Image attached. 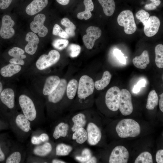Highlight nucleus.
Here are the masks:
<instances>
[{
	"label": "nucleus",
	"mask_w": 163,
	"mask_h": 163,
	"mask_svg": "<svg viewBox=\"0 0 163 163\" xmlns=\"http://www.w3.org/2000/svg\"><path fill=\"white\" fill-rule=\"evenodd\" d=\"M116 130L118 136L121 138L135 137L141 132L139 124L131 119H123L120 121L116 126Z\"/></svg>",
	"instance_id": "f257e3e1"
},
{
	"label": "nucleus",
	"mask_w": 163,
	"mask_h": 163,
	"mask_svg": "<svg viewBox=\"0 0 163 163\" xmlns=\"http://www.w3.org/2000/svg\"><path fill=\"white\" fill-rule=\"evenodd\" d=\"M118 24L120 26L123 27L124 31L128 34L135 33L137 29L133 15L132 12L129 10L121 11L117 18Z\"/></svg>",
	"instance_id": "f03ea898"
},
{
	"label": "nucleus",
	"mask_w": 163,
	"mask_h": 163,
	"mask_svg": "<svg viewBox=\"0 0 163 163\" xmlns=\"http://www.w3.org/2000/svg\"><path fill=\"white\" fill-rule=\"evenodd\" d=\"M94 88L93 79L89 76L84 75L80 78L78 85L77 94L80 99H84L93 93Z\"/></svg>",
	"instance_id": "7ed1b4c3"
},
{
	"label": "nucleus",
	"mask_w": 163,
	"mask_h": 163,
	"mask_svg": "<svg viewBox=\"0 0 163 163\" xmlns=\"http://www.w3.org/2000/svg\"><path fill=\"white\" fill-rule=\"evenodd\" d=\"M19 102L23 114L30 121L34 120L37 112L32 100L26 95L22 94L19 97Z\"/></svg>",
	"instance_id": "20e7f679"
},
{
	"label": "nucleus",
	"mask_w": 163,
	"mask_h": 163,
	"mask_svg": "<svg viewBox=\"0 0 163 163\" xmlns=\"http://www.w3.org/2000/svg\"><path fill=\"white\" fill-rule=\"evenodd\" d=\"M120 95V90L118 87H112L107 91L105 97V103L110 110L115 111L118 110Z\"/></svg>",
	"instance_id": "39448f33"
},
{
	"label": "nucleus",
	"mask_w": 163,
	"mask_h": 163,
	"mask_svg": "<svg viewBox=\"0 0 163 163\" xmlns=\"http://www.w3.org/2000/svg\"><path fill=\"white\" fill-rule=\"evenodd\" d=\"M60 54L56 50H52L48 55L43 54L37 60L36 66L40 70L44 69L55 64L59 60Z\"/></svg>",
	"instance_id": "423d86ee"
},
{
	"label": "nucleus",
	"mask_w": 163,
	"mask_h": 163,
	"mask_svg": "<svg viewBox=\"0 0 163 163\" xmlns=\"http://www.w3.org/2000/svg\"><path fill=\"white\" fill-rule=\"evenodd\" d=\"M122 114L124 116L130 114L133 110L132 101V96L130 92L126 89L120 91L119 108Z\"/></svg>",
	"instance_id": "0eeeda50"
},
{
	"label": "nucleus",
	"mask_w": 163,
	"mask_h": 163,
	"mask_svg": "<svg viewBox=\"0 0 163 163\" xmlns=\"http://www.w3.org/2000/svg\"><path fill=\"white\" fill-rule=\"evenodd\" d=\"M129 152L125 147L118 145L113 150L109 158L110 163H126L128 161Z\"/></svg>",
	"instance_id": "6e6552de"
},
{
	"label": "nucleus",
	"mask_w": 163,
	"mask_h": 163,
	"mask_svg": "<svg viewBox=\"0 0 163 163\" xmlns=\"http://www.w3.org/2000/svg\"><path fill=\"white\" fill-rule=\"evenodd\" d=\"M86 32V34L83 37V41L85 47L88 49H91L95 41L101 36V30L98 27L91 26L87 29Z\"/></svg>",
	"instance_id": "1a4fd4ad"
},
{
	"label": "nucleus",
	"mask_w": 163,
	"mask_h": 163,
	"mask_svg": "<svg viewBox=\"0 0 163 163\" xmlns=\"http://www.w3.org/2000/svg\"><path fill=\"white\" fill-rule=\"evenodd\" d=\"M45 19V15L39 14L34 17V21L30 24L31 30L34 33H38L39 36L40 37L46 36L48 32V29L44 25Z\"/></svg>",
	"instance_id": "9d476101"
},
{
	"label": "nucleus",
	"mask_w": 163,
	"mask_h": 163,
	"mask_svg": "<svg viewBox=\"0 0 163 163\" xmlns=\"http://www.w3.org/2000/svg\"><path fill=\"white\" fill-rule=\"evenodd\" d=\"M14 25V21L8 15L3 16L2 19V25L0 30L1 37L5 39L11 37L15 34V31L13 27Z\"/></svg>",
	"instance_id": "9b49d317"
},
{
	"label": "nucleus",
	"mask_w": 163,
	"mask_h": 163,
	"mask_svg": "<svg viewBox=\"0 0 163 163\" xmlns=\"http://www.w3.org/2000/svg\"><path fill=\"white\" fill-rule=\"evenodd\" d=\"M86 131L88 143L91 145H97L101 138V133L99 127L94 123H90L87 125Z\"/></svg>",
	"instance_id": "f8f14e48"
},
{
	"label": "nucleus",
	"mask_w": 163,
	"mask_h": 163,
	"mask_svg": "<svg viewBox=\"0 0 163 163\" xmlns=\"http://www.w3.org/2000/svg\"><path fill=\"white\" fill-rule=\"evenodd\" d=\"M160 24V21L158 17L155 16H150L144 26L145 34L149 37L154 36L158 32Z\"/></svg>",
	"instance_id": "ddd939ff"
},
{
	"label": "nucleus",
	"mask_w": 163,
	"mask_h": 163,
	"mask_svg": "<svg viewBox=\"0 0 163 163\" xmlns=\"http://www.w3.org/2000/svg\"><path fill=\"white\" fill-rule=\"evenodd\" d=\"M67 81L64 79H60V82L56 89L48 96L49 102L54 103L59 101L62 98L66 91Z\"/></svg>",
	"instance_id": "4468645a"
},
{
	"label": "nucleus",
	"mask_w": 163,
	"mask_h": 163,
	"mask_svg": "<svg viewBox=\"0 0 163 163\" xmlns=\"http://www.w3.org/2000/svg\"><path fill=\"white\" fill-rule=\"evenodd\" d=\"M25 40L28 42L25 47V52L29 55L34 54L37 49L39 38L34 33L29 32L26 35Z\"/></svg>",
	"instance_id": "2eb2a0df"
},
{
	"label": "nucleus",
	"mask_w": 163,
	"mask_h": 163,
	"mask_svg": "<svg viewBox=\"0 0 163 163\" xmlns=\"http://www.w3.org/2000/svg\"><path fill=\"white\" fill-rule=\"evenodd\" d=\"M48 3V0H33L26 7V12L30 15H34L41 11Z\"/></svg>",
	"instance_id": "dca6fc26"
},
{
	"label": "nucleus",
	"mask_w": 163,
	"mask_h": 163,
	"mask_svg": "<svg viewBox=\"0 0 163 163\" xmlns=\"http://www.w3.org/2000/svg\"><path fill=\"white\" fill-rule=\"evenodd\" d=\"M0 99L2 103L10 109L14 106V94L13 90L10 88H6L3 90L0 95Z\"/></svg>",
	"instance_id": "f3484780"
},
{
	"label": "nucleus",
	"mask_w": 163,
	"mask_h": 163,
	"mask_svg": "<svg viewBox=\"0 0 163 163\" xmlns=\"http://www.w3.org/2000/svg\"><path fill=\"white\" fill-rule=\"evenodd\" d=\"M60 81L59 78L56 75L49 77L46 79L43 90L45 95H48L57 87Z\"/></svg>",
	"instance_id": "a211bd4d"
},
{
	"label": "nucleus",
	"mask_w": 163,
	"mask_h": 163,
	"mask_svg": "<svg viewBox=\"0 0 163 163\" xmlns=\"http://www.w3.org/2000/svg\"><path fill=\"white\" fill-rule=\"evenodd\" d=\"M133 62L136 68L141 69H145L150 62L148 51L145 50L140 56L135 57L133 59Z\"/></svg>",
	"instance_id": "6ab92c4d"
},
{
	"label": "nucleus",
	"mask_w": 163,
	"mask_h": 163,
	"mask_svg": "<svg viewBox=\"0 0 163 163\" xmlns=\"http://www.w3.org/2000/svg\"><path fill=\"white\" fill-rule=\"evenodd\" d=\"M21 69V67L20 65L10 63L2 67L0 73L4 77H11L19 72Z\"/></svg>",
	"instance_id": "aec40b11"
},
{
	"label": "nucleus",
	"mask_w": 163,
	"mask_h": 163,
	"mask_svg": "<svg viewBox=\"0 0 163 163\" xmlns=\"http://www.w3.org/2000/svg\"><path fill=\"white\" fill-rule=\"evenodd\" d=\"M111 77L110 72L108 71H105L101 79L96 81L94 83V87L98 91L103 89L109 85Z\"/></svg>",
	"instance_id": "412c9836"
},
{
	"label": "nucleus",
	"mask_w": 163,
	"mask_h": 163,
	"mask_svg": "<svg viewBox=\"0 0 163 163\" xmlns=\"http://www.w3.org/2000/svg\"><path fill=\"white\" fill-rule=\"evenodd\" d=\"M15 122L17 126L24 132H28L30 130V123L24 114L18 115L16 117Z\"/></svg>",
	"instance_id": "4be33fe9"
},
{
	"label": "nucleus",
	"mask_w": 163,
	"mask_h": 163,
	"mask_svg": "<svg viewBox=\"0 0 163 163\" xmlns=\"http://www.w3.org/2000/svg\"><path fill=\"white\" fill-rule=\"evenodd\" d=\"M102 7L105 14L107 16H111L115 9V4L113 0H98Z\"/></svg>",
	"instance_id": "5701e85b"
},
{
	"label": "nucleus",
	"mask_w": 163,
	"mask_h": 163,
	"mask_svg": "<svg viewBox=\"0 0 163 163\" xmlns=\"http://www.w3.org/2000/svg\"><path fill=\"white\" fill-rule=\"evenodd\" d=\"M69 126L67 124L62 122L59 123L55 127L53 136L55 139L60 137H64L67 134Z\"/></svg>",
	"instance_id": "b1692460"
},
{
	"label": "nucleus",
	"mask_w": 163,
	"mask_h": 163,
	"mask_svg": "<svg viewBox=\"0 0 163 163\" xmlns=\"http://www.w3.org/2000/svg\"><path fill=\"white\" fill-rule=\"evenodd\" d=\"M72 120L74 125L72 129L74 132L78 129L83 128L86 123L85 116L82 113H79L74 116L72 118Z\"/></svg>",
	"instance_id": "393cba45"
},
{
	"label": "nucleus",
	"mask_w": 163,
	"mask_h": 163,
	"mask_svg": "<svg viewBox=\"0 0 163 163\" xmlns=\"http://www.w3.org/2000/svg\"><path fill=\"white\" fill-rule=\"evenodd\" d=\"M52 149L51 144L49 142H46L42 145L36 147L33 152L34 154L37 155L44 156L49 154Z\"/></svg>",
	"instance_id": "a878e982"
},
{
	"label": "nucleus",
	"mask_w": 163,
	"mask_h": 163,
	"mask_svg": "<svg viewBox=\"0 0 163 163\" xmlns=\"http://www.w3.org/2000/svg\"><path fill=\"white\" fill-rule=\"evenodd\" d=\"M78 83L75 79L71 80L66 86V94L70 99H73L75 97L78 89Z\"/></svg>",
	"instance_id": "bb28decb"
},
{
	"label": "nucleus",
	"mask_w": 163,
	"mask_h": 163,
	"mask_svg": "<svg viewBox=\"0 0 163 163\" xmlns=\"http://www.w3.org/2000/svg\"><path fill=\"white\" fill-rule=\"evenodd\" d=\"M158 102L157 93L155 90L151 91L148 95L146 108L149 110H153L158 105Z\"/></svg>",
	"instance_id": "cd10ccee"
},
{
	"label": "nucleus",
	"mask_w": 163,
	"mask_h": 163,
	"mask_svg": "<svg viewBox=\"0 0 163 163\" xmlns=\"http://www.w3.org/2000/svg\"><path fill=\"white\" fill-rule=\"evenodd\" d=\"M74 132L72 137V139L76 140L78 143L82 144L87 140V132L83 128L78 129Z\"/></svg>",
	"instance_id": "c85d7f7f"
},
{
	"label": "nucleus",
	"mask_w": 163,
	"mask_h": 163,
	"mask_svg": "<svg viewBox=\"0 0 163 163\" xmlns=\"http://www.w3.org/2000/svg\"><path fill=\"white\" fill-rule=\"evenodd\" d=\"M155 63L157 67L163 68V45L159 44L155 47Z\"/></svg>",
	"instance_id": "c756f323"
},
{
	"label": "nucleus",
	"mask_w": 163,
	"mask_h": 163,
	"mask_svg": "<svg viewBox=\"0 0 163 163\" xmlns=\"http://www.w3.org/2000/svg\"><path fill=\"white\" fill-rule=\"evenodd\" d=\"M71 146L63 143L58 144L56 148V155H57L66 156L68 155L72 150Z\"/></svg>",
	"instance_id": "7c9ffc66"
},
{
	"label": "nucleus",
	"mask_w": 163,
	"mask_h": 163,
	"mask_svg": "<svg viewBox=\"0 0 163 163\" xmlns=\"http://www.w3.org/2000/svg\"><path fill=\"white\" fill-rule=\"evenodd\" d=\"M135 163H152L153 159L152 155L148 152L141 153L137 157Z\"/></svg>",
	"instance_id": "2f4dec72"
},
{
	"label": "nucleus",
	"mask_w": 163,
	"mask_h": 163,
	"mask_svg": "<svg viewBox=\"0 0 163 163\" xmlns=\"http://www.w3.org/2000/svg\"><path fill=\"white\" fill-rule=\"evenodd\" d=\"M24 51L23 50L16 47L12 48L8 52V54L10 56L13 57H19L23 59L26 57V56L24 54Z\"/></svg>",
	"instance_id": "473e14b6"
},
{
	"label": "nucleus",
	"mask_w": 163,
	"mask_h": 163,
	"mask_svg": "<svg viewBox=\"0 0 163 163\" xmlns=\"http://www.w3.org/2000/svg\"><path fill=\"white\" fill-rule=\"evenodd\" d=\"M68 51L70 56L72 58L77 57L81 51L80 46L75 44H71L68 47Z\"/></svg>",
	"instance_id": "72a5a7b5"
},
{
	"label": "nucleus",
	"mask_w": 163,
	"mask_h": 163,
	"mask_svg": "<svg viewBox=\"0 0 163 163\" xmlns=\"http://www.w3.org/2000/svg\"><path fill=\"white\" fill-rule=\"evenodd\" d=\"M92 157L90 151L88 149H84L82 152L81 156H77L75 159L82 163H86Z\"/></svg>",
	"instance_id": "f704fd0d"
},
{
	"label": "nucleus",
	"mask_w": 163,
	"mask_h": 163,
	"mask_svg": "<svg viewBox=\"0 0 163 163\" xmlns=\"http://www.w3.org/2000/svg\"><path fill=\"white\" fill-rule=\"evenodd\" d=\"M69 43V41L66 39H56L52 43L53 46L58 50H62L65 48Z\"/></svg>",
	"instance_id": "c9c22d12"
},
{
	"label": "nucleus",
	"mask_w": 163,
	"mask_h": 163,
	"mask_svg": "<svg viewBox=\"0 0 163 163\" xmlns=\"http://www.w3.org/2000/svg\"><path fill=\"white\" fill-rule=\"evenodd\" d=\"M136 18L139 20L144 26L148 20L149 17V13L143 9L138 11L136 14Z\"/></svg>",
	"instance_id": "e433bc0d"
},
{
	"label": "nucleus",
	"mask_w": 163,
	"mask_h": 163,
	"mask_svg": "<svg viewBox=\"0 0 163 163\" xmlns=\"http://www.w3.org/2000/svg\"><path fill=\"white\" fill-rule=\"evenodd\" d=\"M53 34L54 35L58 36L64 39H67L69 37V36L65 31L57 24H55L53 27Z\"/></svg>",
	"instance_id": "4c0bfd02"
},
{
	"label": "nucleus",
	"mask_w": 163,
	"mask_h": 163,
	"mask_svg": "<svg viewBox=\"0 0 163 163\" xmlns=\"http://www.w3.org/2000/svg\"><path fill=\"white\" fill-rule=\"evenodd\" d=\"M21 155L18 152H14L12 153L7 158L6 163H19L21 161Z\"/></svg>",
	"instance_id": "58836bf2"
},
{
	"label": "nucleus",
	"mask_w": 163,
	"mask_h": 163,
	"mask_svg": "<svg viewBox=\"0 0 163 163\" xmlns=\"http://www.w3.org/2000/svg\"><path fill=\"white\" fill-rule=\"evenodd\" d=\"M61 24L66 27L65 30H74L76 28V26L68 18H64L61 21Z\"/></svg>",
	"instance_id": "ea45409f"
},
{
	"label": "nucleus",
	"mask_w": 163,
	"mask_h": 163,
	"mask_svg": "<svg viewBox=\"0 0 163 163\" xmlns=\"http://www.w3.org/2000/svg\"><path fill=\"white\" fill-rule=\"evenodd\" d=\"M113 54L120 62L123 64L126 63V58L121 50L117 49H115L113 51Z\"/></svg>",
	"instance_id": "a19ab883"
},
{
	"label": "nucleus",
	"mask_w": 163,
	"mask_h": 163,
	"mask_svg": "<svg viewBox=\"0 0 163 163\" xmlns=\"http://www.w3.org/2000/svg\"><path fill=\"white\" fill-rule=\"evenodd\" d=\"M146 81L144 79H142L137 83V84L134 86L133 91L134 93H137L139 92L142 87H145Z\"/></svg>",
	"instance_id": "79ce46f5"
},
{
	"label": "nucleus",
	"mask_w": 163,
	"mask_h": 163,
	"mask_svg": "<svg viewBox=\"0 0 163 163\" xmlns=\"http://www.w3.org/2000/svg\"><path fill=\"white\" fill-rule=\"evenodd\" d=\"M92 16L91 11L85 10L83 11L78 13L77 15V17L79 19L82 20L84 18L87 20L89 19Z\"/></svg>",
	"instance_id": "37998d69"
},
{
	"label": "nucleus",
	"mask_w": 163,
	"mask_h": 163,
	"mask_svg": "<svg viewBox=\"0 0 163 163\" xmlns=\"http://www.w3.org/2000/svg\"><path fill=\"white\" fill-rule=\"evenodd\" d=\"M84 4L85 7V10L92 11L94 8V5L92 0H84Z\"/></svg>",
	"instance_id": "c03bdc74"
},
{
	"label": "nucleus",
	"mask_w": 163,
	"mask_h": 163,
	"mask_svg": "<svg viewBox=\"0 0 163 163\" xmlns=\"http://www.w3.org/2000/svg\"><path fill=\"white\" fill-rule=\"evenodd\" d=\"M13 0H0V8L4 10L7 8Z\"/></svg>",
	"instance_id": "a18cd8bd"
},
{
	"label": "nucleus",
	"mask_w": 163,
	"mask_h": 163,
	"mask_svg": "<svg viewBox=\"0 0 163 163\" xmlns=\"http://www.w3.org/2000/svg\"><path fill=\"white\" fill-rule=\"evenodd\" d=\"M9 62L19 65H23L24 64V62L23 59L19 57H13L10 60Z\"/></svg>",
	"instance_id": "49530a36"
},
{
	"label": "nucleus",
	"mask_w": 163,
	"mask_h": 163,
	"mask_svg": "<svg viewBox=\"0 0 163 163\" xmlns=\"http://www.w3.org/2000/svg\"><path fill=\"white\" fill-rule=\"evenodd\" d=\"M156 160L158 163H163V150L160 149L157 152L156 155Z\"/></svg>",
	"instance_id": "de8ad7c7"
},
{
	"label": "nucleus",
	"mask_w": 163,
	"mask_h": 163,
	"mask_svg": "<svg viewBox=\"0 0 163 163\" xmlns=\"http://www.w3.org/2000/svg\"><path fill=\"white\" fill-rule=\"evenodd\" d=\"M31 142L34 145H38L41 144L42 142L39 137L33 136L31 139Z\"/></svg>",
	"instance_id": "09e8293b"
},
{
	"label": "nucleus",
	"mask_w": 163,
	"mask_h": 163,
	"mask_svg": "<svg viewBox=\"0 0 163 163\" xmlns=\"http://www.w3.org/2000/svg\"><path fill=\"white\" fill-rule=\"evenodd\" d=\"M157 7L155 5L152 3L145 5L144 7L145 9L149 10H155Z\"/></svg>",
	"instance_id": "8fccbe9b"
},
{
	"label": "nucleus",
	"mask_w": 163,
	"mask_h": 163,
	"mask_svg": "<svg viewBox=\"0 0 163 163\" xmlns=\"http://www.w3.org/2000/svg\"><path fill=\"white\" fill-rule=\"evenodd\" d=\"M39 137L42 142H46L49 140L48 135L45 133H42Z\"/></svg>",
	"instance_id": "3c124183"
},
{
	"label": "nucleus",
	"mask_w": 163,
	"mask_h": 163,
	"mask_svg": "<svg viewBox=\"0 0 163 163\" xmlns=\"http://www.w3.org/2000/svg\"><path fill=\"white\" fill-rule=\"evenodd\" d=\"M160 98L159 101V107L162 112H163V93L160 95Z\"/></svg>",
	"instance_id": "603ef678"
},
{
	"label": "nucleus",
	"mask_w": 163,
	"mask_h": 163,
	"mask_svg": "<svg viewBox=\"0 0 163 163\" xmlns=\"http://www.w3.org/2000/svg\"><path fill=\"white\" fill-rule=\"evenodd\" d=\"M59 4L62 5H66L68 4L70 0H56Z\"/></svg>",
	"instance_id": "864d4df0"
},
{
	"label": "nucleus",
	"mask_w": 163,
	"mask_h": 163,
	"mask_svg": "<svg viewBox=\"0 0 163 163\" xmlns=\"http://www.w3.org/2000/svg\"><path fill=\"white\" fill-rule=\"evenodd\" d=\"M5 154L2 151L0 145V161H3L5 160Z\"/></svg>",
	"instance_id": "5fc2aeb1"
},
{
	"label": "nucleus",
	"mask_w": 163,
	"mask_h": 163,
	"mask_svg": "<svg viewBox=\"0 0 163 163\" xmlns=\"http://www.w3.org/2000/svg\"><path fill=\"white\" fill-rule=\"evenodd\" d=\"M97 159L94 157H91V158L86 162V163H96Z\"/></svg>",
	"instance_id": "6e6d98bb"
},
{
	"label": "nucleus",
	"mask_w": 163,
	"mask_h": 163,
	"mask_svg": "<svg viewBox=\"0 0 163 163\" xmlns=\"http://www.w3.org/2000/svg\"><path fill=\"white\" fill-rule=\"evenodd\" d=\"M152 2V3H153L157 7L160 4L161 2L160 0H150Z\"/></svg>",
	"instance_id": "4d7b16f0"
},
{
	"label": "nucleus",
	"mask_w": 163,
	"mask_h": 163,
	"mask_svg": "<svg viewBox=\"0 0 163 163\" xmlns=\"http://www.w3.org/2000/svg\"><path fill=\"white\" fill-rule=\"evenodd\" d=\"M52 162L53 163H66L65 161L56 159H55L53 160L52 161Z\"/></svg>",
	"instance_id": "13d9d810"
},
{
	"label": "nucleus",
	"mask_w": 163,
	"mask_h": 163,
	"mask_svg": "<svg viewBox=\"0 0 163 163\" xmlns=\"http://www.w3.org/2000/svg\"><path fill=\"white\" fill-rule=\"evenodd\" d=\"M3 86L1 82L0 81V95L2 91Z\"/></svg>",
	"instance_id": "bf43d9fd"
}]
</instances>
